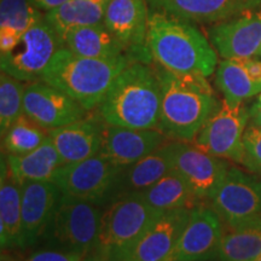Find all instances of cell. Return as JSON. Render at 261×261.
I'll return each instance as SVG.
<instances>
[{
    "label": "cell",
    "mask_w": 261,
    "mask_h": 261,
    "mask_svg": "<svg viewBox=\"0 0 261 261\" xmlns=\"http://www.w3.org/2000/svg\"><path fill=\"white\" fill-rule=\"evenodd\" d=\"M192 210L165 212L122 261H167L177 246Z\"/></svg>",
    "instance_id": "obj_19"
},
{
    "label": "cell",
    "mask_w": 261,
    "mask_h": 261,
    "mask_svg": "<svg viewBox=\"0 0 261 261\" xmlns=\"http://www.w3.org/2000/svg\"><path fill=\"white\" fill-rule=\"evenodd\" d=\"M84 257L83 254L46 246L34 250L24 261H81Z\"/></svg>",
    "instance_id": "obj_33"
},
{
    "label": "cell",
    "mask_w": 261,
    "mask_h": 261,
    "mask_svg": "<svg viewBox=\"0 0 261 261\" xmlns=\"http://www.w3.org/2000/svg\"><path fill=\"white\" fill-rule=\"evenodd\" d=\"M261 254V223L224 228L218 259L249 261Z\"/></svg>",
    "instance_id": "obj_29"
},
{
    "label": "cell",
    "mask_w": 261,
    "mask_h": 261,
    "mask_svg": "<svg viewBox=\"0 0 261 261\" xmlns=\"http://www.w3.org/2000/svg\"><path fill=\"white\" fill-rule=\"evenodd\" d=\"M2 138L6 154L21 155L33 151L48 140V129L23 114Z\"/></svg>",
    "instance_id": "obj_30"
},
{
    "label": "cell",
    "mask_w": 261,
    "mask_h": 261,
    "mask_svg": "<svg viewBox=\"0 0 261 261\" xmlns=\"http://www.w3.org/2000/svg\"><path fill=\"white\" fill-rule=\"evenodd\" d=\"M148 48L152 61L177 74L208 77L217 69V51L200 29L158 11H150Z\"/></svg>",
    "instance_id": "obj_3"
},
{
    "label": "cell",
    "mask_w": 261,
    "mask_h": 261,
    "mask_svg": "<svg viewBox=\"0 0 261 261\" xmlns=\"http://www.w3.org/2000/svg\"><path fill=\"white\" fill-rule=\"evenodd\" d=\"M211 201L213 210L227 226L261 223V180L240 169H228Z\"/></svg>",
    "instance_id": "obj_10"
},
{
    "label": "cell",
    "mask_w": 261,
    "mask_h": 261,
    "mask_svg": "<svg viewBox=\"0 0 261 261\" xmlns=\"http://www.w3.org/2000/svg\"><path fill=\"white\" fill-rule=\"evenodd\" d=\"M81 261H114V260L110 259V257H108L107 255H104V254L94 250V252L87 254V255L85 256Z\"/></svg>",
    "instance_id": "obj_36"
},
{
    "label": "cell",
    "mask_w": 261,
    "mask_h": 261,
    "mask_svg": "<svg viewBox=\"0 0 261 261\" xmlns=\"http://www.w3.org/2000/svg\"><path fill=\"white\" fill-rule=\"evenodd\" d=\"M122 169L98 154L84 161L63 165L52 181L62 194L106 205L115 200Z\"/></svg>",
    "instance_id": "obj_7"
},
{
    "label": "cell",
    "mask_w": 261,
    "mask_h": 261,
    "mask_svg": "<svg viewBox=\"0 0 261 261\" xmlns=\"http://www.w3.org/2000/svg\"><path fill=\"white\" fill-rule=\"evenodd\" d=\"M259 56L261 57V48H260V52H259Z\"/></svg>",
    "instance_id": "obj_39"
},
{
    "label": "cell",
    "mask_w": 261,
    "mask_h": 261,
    "mask_svg": "<svg viewBox=\"0 0 261 261\" xmlns=\"http://www.w3.org/2000/svg\"><path fill=\"white\" fill-rule=\"evenodd\" d=\"M249 120L254 126L261 127V93L255 103L249 109Z\"/></svg>",
    "instance_id": "obj_35"
},
{
    "label": "cell",
    "mask_w": 261,
    "mask_h": 261,
    "mask_svg": "<svg viewBox=\"0 0 261 261\" xmlns=\"http://www.w3.org/2000/svg\"><path fill=\"white\" fill-rule=\"evenodd\" d=\"M174 169L184 177L200 200H211L230 168L223 159L204 151L197 145L175 140Z\"/></svg>",
    "instance_id": "obj_15"
},
{
    "label": "cell",
    "mask_w": 261,
    "mask_h": 261,
    "mask_svg": "<svg viewBox=\"0 0 261 261\" xmlns=\"http://www.w3.org/2000/svg\"><path fill=\"white\" fill-rule=\"evenodd\" d=\"M161 83L159 129L171 140L194 142L204 123L219 108L207 77L177 74L156 64Z\"/></svg>",
    "instance_id": "obj_2"
},
{
    "label": "cell",
    "mask_w": 261,
    "mask_h": 261,
    "mask_svg": "<svg viewBox=\"0 0 261 261\" xmlns=\"http://www.w3.org/2000/svg\"><path fill=\"white\" fill-rule=\"evenodd\" d=\"M215 83L228 103H244L261 93V81L248 70L243 58L224 60L218 65Z\"/></svg>",
    "instance_id": "obj_28"
},
{
    "label": "cell",
    "mask_w": 261,
    "mask_h": 261,
    "mask_svg": "<svg viewBox=\"0 0 261 261\" xmlns=\"http://www.w3.org/2000/svg\"><path fill=\"white\" fill-rule=\"evenodd\" d=\"M163 213L150 205L140 194L116 198L103 212L96 252L114 261H122Z\"/></svg>",
    "instance_id": "obj_5"
},
{
    "label": "cell",
    "mask_w": 261,
    "mask_h": 261,
    "mask_svg": "<svg viewBox=\"0 0 261 261\" xmlns=\"http://www.w3.org/2000/svg\"><path fill=\"white\" fill-rule=\"evenodd\" d=\"M224 234L223 220L213 208L200 205L191 211L177 246L167 261H213Z\"/></svg>",
    "instance_id": "obj_12"
},
{
    "label": "cell",
    "mask_w": 261,
    "mask_h": 261,
    "mask_svg": "<svg viewBox=\"0 0 261 261\" xmlns=\"http://www.w3.org/2000/svg\"><path fill=\"white\" fill-rule=\"evenodd\" d=\"M168 139L160 129H139L103 122L99 154L125 168L160 148Z\"/></svg>",
    "instance_id": "obj_16"
},
{
    "label": "cell",
    "mask_w": 261,
    "mask_h": 261,
    "mask_svg": "<svg viewBox=\"0 0 261 261\" xmlns=\"http://www.w3.org/2000/svg\"><path fill=\"white\" fill-rule=\"evenodd\" d=\"M62 47L63 40L44 17L29 28L11 50L0 54L2 71L23 83L38 81Z\"/></svg>",
    "instance_id": "obj_8"
},
{
    "label": "cell",
    "mask_w": 261,
    "mask_h": 261,
    "mask_svg": "<svg viewBox=\"0 0 261 261\" xmlns=\"http://www.w3.org/2000/svg\"><path fill=\"white\" fill-rule=\"evenodd\" d=\"M208 39L224 60L254 58L261 48V5L212 24Z\"/></svg>",
    "instance_id": "obj_14"
},
{
    "label": "cell",
    "mask_w": 261,
    "mask_h": 261,
    "mask_svg": "<svg viewBox=\"0 0 261 261\" xmlns=\"http://www.w3.org/2000/svg\"><path fill=\"white\" fill-rule=\"evenodd\" d=\"M9 175L19 185L27 181H52L62 166L56 148L48 139L25 154L6 155Z\"/></svg>",
    "instance_id": "obj_23"
},
{
    "label": "cell",
    "mask_w": 261,
    "mask_h": 261,
    "mask_svg": "<svg viewBox=\"0 0 261 261\" xmlns=\"http://www.w3.org/2000/svg\"><path fill=\"white\" fill-rule=\"evenodd\" d=\"M2 261H21L19 259H17V257L11 255V254L9 253H5L4 250H3L2 253Z\"/></svg>",
    "instance_id": "obj_37"
},
{
    "label": "cell",
    "mask_w": 261,
    "mask_h": 261,
    "mask_svg": "<svg viewBox=\"0 0 261 261\" xmlns=\"http://www.w3.org/2000/svg\"><path fill=\"white\" fill-rule=\"evenodd\" d=\"M23 81L2 71L0 74V130L2 137L24 114Z\"/></svg>",
    "instance_id": "obj_31"
},
{
    "label": "cell",
    "mask_w": 261,
    "mask_h": 261,
    "mask_svg": "<svg viewBox=\"0 0 261 261\" xmlns=\"http://www.w3.org/2000/svg\"><path fill=\"white\" fill-rule=\"evenodd\" d=\"M24 114L46 129L60 128L87 116V110L63 91L44 81L25 85Z\"/></svg>",
    "instance_id": "obj_13"
},
{
    "label": "cell",
    "mask_w": 261,
    "mask_h": 261,
    "mask_svg": "<svg viewBox=\"0 0 261 261\" xmlns=\"http://www.w3.org/2000/svg\"><path fill=\"white\" fill-rule=\"evenodd\" d=\"M174 150L175 140H167L138 162L123 168L117 184L115 200L121 196L139 194L146 190L167 173L173 171Z\"/></svg>",
    "instance_id": "obj_21"
},
{
    "label": "cell",
    "mask_w": 261,
    "mask_h": 261,
    "mask_svg": "<svg viewBox=\"0 0 261 261\" xmlns=\"http://www.w3.org/2000/svg\"><path fill=\"white\" fill-rule=\"evenodd\" d=\"M22 187V227L19 249L41 240L56 211L62 191L54 181H27Z\"/></svg>",
    "instance_id": "obj_17"
},
{
    "label": "cell",
    "mask_w": 261,
    "mask_h": 261,
    "mask_svg": "<svg viewBox=\"0 0 261 261\" xmlns=\"http://www.w3.org/2000/svg\"><path fill=\"white\" fill-rule=\"evenodd\" d=\"M150 205L162 212L175 210H194L200 198L194 194L184 177L173 169L154 185L139 192Z\"/></svg>",
    "instance_id": "obj_25"
},
{
    "label": "cell",
    "mask_w": 261,
    "mask_h": 261,
    "mask_svg": "<svg viewBox=\"0 0 261 261\" xmlns=\"http://www.w3.org/2000/svg\"><path fill=\"white\" fill-rule=\"evenodd\" d=\"M248 120L249 110L244 103L232 104L223 99L192 143L217 158L242 163Z\"/></svg>",
    "instance_id": "obj_9"
},
{
    "label": "cell",
    "mask_w": 261,
    "mask_h": 261,
    "mask_svg": "<svg viewBox=\"0 0 261 261\" xmlns=\"http://www.w3.org/2000/svg\"><path fill=\"white\" fill-rule=\"evenodd\" d=\"M132 62L135 61L129 56L115 60L87 58L62 47L40 80L63 91L90 112L99 106L117 75Z\"/></svg>",
    "instance_id": "obj_4"
},
{
    "label": "cell",
    "mask_w": 261,
    "mask_h": 261,
    "mask_svg": "<svg viewBox=\"0 0 261 261\" xmlns=\"http://www.w3.org/2000/svg\"><path fill=\"white\" fill-rule=\"evenodd\" d=\"M150 10L146 0H110L103 23L135 62H151L148 48Z\"/></svg>",
    "instance_id": "obj_11"
},
{
    "label": "cell",
    "mask_w": 261,
    "mask_h": 261,
    "mask_svg": "<svg viewBox=\"0 0 261 261\" xmlns=\"http://www.w3.org/2000/svg\"><path fill=\"white\" fill-rule=\"evenodd\" d=\"M64 47L79 56L97 60H115L128 56L123 45L103 22L71 29L63 38Z\"/></svg>",
    "instance_id": "obj_22"
},
{
    "label": "cell",
    "mask_w": 261,
    "mask_h": 261,
    "mask_svg": "<svg viewBox=\"0 0 261 261\" xmlns=\"http://www.w3.org/2000/svg\"><path fill=\"white\" fill-rule=\"evenodd\" d=\"M44 17L45 12L35 8L29 0H2L0 54L11 50L19 38Z\"/></svg>",
    "instance_id": "obj_26"
},
{
    "label": "cell",
    "mask_w": 261,
    "mask_h": 261,
    "mask_svg": "<svg viewBox=\"0 0 261 261\" xmlns=\"http://www.w3.org/2000/svg\"><path fill=\"white\" fill-rule=\"evenodd\" d=\"M103 212L102 205L62 194L41 240L47 247L86 256L97 249Z\"/></svg>",
    "instance_id": "obj_6"
},
{
    "label": "cell",
    "mask_w": 261,
    "mask_h": 261,
    "mask_svg": "<svg viewBox=\"0 0 261 261\" xmlns=\"http://www.w3.org/2000/svg\"><path fill=\"white\" fill-rule=\"evenodd\" d=\"M109 2L110 0H69L56 10L46 12L45 19L63 40L64 35L71 29L103 22Z\"/></svg>",
    "instance_id": "obj_27"
},
{
    "label": "cell",
    "mask_w": 261,
    "mask_h": 261,
    "mask_svg": "<svg viewBox=\"0 0 261 261\" xmlns=\"http://www.w3.org/2000/svg\"><path fill=\"white\" fill-rule=\"evenodd\" d=\"M242 165L248 171L261 174V127L248 126L243 135Z\"/></svg>",
    "instance_id": "obj_32"
},
{
    "label": "cell",
    "mask_w": 261,
    "mask_h": 261,
    "mask_svg": "<svg viewBox=\"0 0 261 261\" xmlns=\"http://www.w3.org/2000/svg\"><path fill=\"white\" fill-rule=\"evenodd\" d=\"M249 261H261V254L259 256H256L255 259H253V260H249Z\"/></svg>",
    "instance_id": "obj_38"
},
{
    "label": "cell",
    "mask_w": 261,
    "mask_h": 261,
    "mask_svg": "<svg viewBox=\"0 0 261 261\" xmlns=\"http://www.w3.org/2000/svg\"><path fill=\"white\" fill-rule=\"evenodd\" d=\"M35 8L41 10L42 12H50L52 10H56L57 8H60L65 3H68L69 0H29Z\"/></svg>",
    "instance_id": "obj_34"
},
{
    "label": "cell",
    "mask_w": 261,
    "mask_h": 261,
    "mask_svg": "<svg viewBox=\"0 0 261 261\" xmlns=\"http://www.w3.org/2000/svg\"><path fill=\"white\" fill-rule=\"evenodd\" d=\"M102 126L99 116L97 119L86 116L79 121L48 130V139L56 148L62 165L76 163L99 154Z\"/></svg>",
    "instance_id": "obj_20"
},
{
    "label": "cell",
    "mask_w": 261,
    "mask_h": 261,
    "mask_svg": "<svg viewBox=\"0 0 261 261\" xmlns=\"http://www.w3.org/2000/svg\"><path fill=\"white\" fill-rule=\"evenodd\" d=\"M161 97L156 68L144 62H132L114 80L97 113L108 125L159 129Z\"/></svg>",
    "instance_id": "obj_1"
},
{
    "label": "cell",
    "mask_w": 261,
    "mask_h": 261,
    "mask_svg": "<svg viewBox=\"0 0 261 261\" xmlns=\"http://www.w3.org/2000/svg\"><path fill=\"white\" fill-rule=\"evenodd\" d=\"M22 227V187L9 175L6 158L2 159L0 182V243L2 249L19 248Z\"/></svg>",
    "instance_id": "obj_24"
},
{
    "label": "cell",
    "mask_w": 261,
    "mask_h": 261,
    "mask_svg": "<svg viewBox=\"0 0 261 261\" xmlns=\"http://www.w3.org/2000/svg\"><path fill=\"white\" fill-rule=\"evenodd\" d=\"M149 10L200 24H215L261 5V0H146Z\"/></svg>",
    "instance_id": "obj_18"
}]
</instances>
